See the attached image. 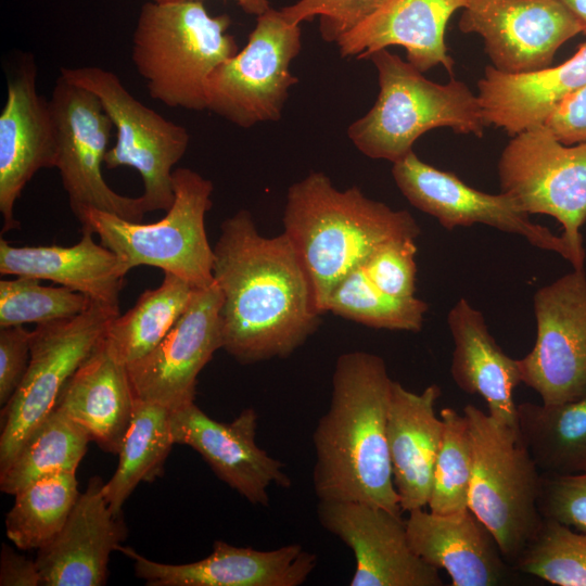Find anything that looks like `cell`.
I'll return each instance as SVG.
<instances>
[{
	"label": "cell",
	"mask_w": 586,
	"mask_h": 586,
	"mask_svg": "<svg viewBox=\"0 0 586 586\" xmlns=\"http://www.w3.org/2000/svg\"><path fill=\"white\" fill-rule=\"evenodd\" d=\"M213 249L222 349L242 365L293 354L318 329L321 314L286 234L263 237L241 209L221 222Z\"/></svg>",
	"instance_id": "1"
},
{
	"label": "cell",
	"mask_w": 586,
	"mask_h": 586,
	"mask_svg": "<svg viewBox=\"0 0 586 586\" xmlns=\"http://www.w3.org/2000/svg\"><path fill=\"white\" fill-rule=\"evenodd\" d=\"M392 385L383 358L375 354L355 351L336 359L330 406L313 434L318 500L403 512L386 435Z\"/></svg>",
	"instance_id": "2"
},
{
	"label": "cell",
	"mask_w": 586,
	"mask_h": 586,
	"mask_svg": "<svg viewBox=\"0 0 586 586\" xmlns=\"http://www.w3.org/2000/svg\"><path fill=\"white\" fill-rule=\"evenodd\" d=\"M283 226L321 315L337 284L378 246L394 239H417L421 232L409 212L371 200L357 187L341 191L321 171L289 188Z\"/></svg>",
	"instance_id": "3"
},
{
	"label": "cell",
	"mask_w": 586,
	"mask_h": 586,
	"mask_svg": "<svg viewBox=\"0 0 586 586\" xmlns=\"http://www.w3.org/2000/svg\"><path fill=\"white\" fill-rule=\"evenodd\" d=\"M231 18L212 16L202 1H151L141 7L131 59L151 98L169 107L206 110L213 71L239 51Z\"/></svg>",
	"instance_id": "4"
},
{
	"label": "cell",
	"mask_w": 586,
	"mask_h": 586,
	"mask_svg": "<svg viewBox=\"0 0 586 586\" xmlns=\"http://www.w3.org/2000/svg\"><path fill=\"white\" fill-rule=\"evenodd\" d=\"M369 59L378 71L379 94L369 112L347 130L362 154L395 163L434 128L483 137L487 124L479 98L463 81L434 82L387 49Z\"/></svg>",
	"instance_id": "5"
},
{
	"label": "cell",
	"mask_w": 586,
	"mask_h": 586,
	"mask_svg": "<svg viewBox=\"0 0 586 586\" xmlns=\"http://www.w3.org/2000/svg\"><path fill=\"white\" fill-rule=\"evenodd\" d=\"M173 187L174 202L155 222H133L94 208L86 209L78 220L129 270L151 266L194 288H206L214 282V249L205 230L214 186L199 173L180 167L173 171Z\"/></svg>",
	"instance_id": "6"
},
{
	"label": "cell",
	"mask_w": 586,
	"mask_h": 586,
	"mask_svg": "<svg viewBox=\"0 0 586 586\" xmlns=\"http://www.w3.org/2000/svg\"><path fill=\"white\" fill-rule=\"evenodd\" d=\"M462 411L473 454L468 508L513 564L543 521L537 509L540 472L514 430L474 405Z\"/></svg>",
	"instance_id": "7"
},
{
	"label": "cell",
	"mask_w": 586,
	"mask_h": 586,
	"mask_svg": "<svg viewBox=\"0 0 586 586\" xmlns=\"http://www.w3.org/2000/svg\"><path fill=\"white\" fill-rule=\"evenodd\" d=\"M61 76L93 92L116 128V142L104 160L106 168L127 166L140 174L146 213L169 209L175 199L173 167L187 152L188 130L142 104L111 71L62 67Z\"/></svg>",
	"instance_id": "8"
},
{
	"label": "cell",
	"mask_w": 586,
	"mask_h": 586,
	"mask_svg": "<svg viewBox=\"0 0 586 586\" xmlns=\"http://www.w3.org/2000/svg\"><path fill=\"white\" fill-rule=\"evenodd\" d=\"M301 50V25L270 8L257 16L243 49L209 75L206 110L242 128L278 120L289 89L297 82L290 64Z\"/></svg>",
	"instance_id": "9"
},
{
	"label": "cell",
	"mask_w": 586,
	"mask_h": 586,
	"mask_svg": "<svg viewBox=\"0 0 586 586\" xmlns=\"http://www.w3.org/2000/svg\"><path fill=\"white\" fill-rule=\"evenodd\" d=\"M119 314L92 302L77 316L39 323L31 331L26 374L1 408L0 470L54 409L68 379L100 345L109 323Z\"/></svg>",
	"instance_id": "10"
},
{
	"label": "cell",
	"mask_w": 586,
	"mask_h": 586,
	"mask_svg": "<svg viewBox=\"0 0 586 586\" xmlns=\"http://www.w3.org/2000/svg\"><path fill=\"white\" fill-rule=\"evenodd\" d=\"M501 192L526 214L556 218L582 266L581 229L586 221V142L566 145L545 126L523 130L505 146L498 162Z\"/></svg>",
	"instance_id": "11"
},
{
	"label": "cell",
	"mask_w": 586,
	"mask_h": 586,
	"mask_svg": "<svg viewBox=\"0 0 586 586\" xmlns=\"http://www.w3.org/2000/svg\"><path fill=\"white\" fill-rule=\"evenodd\" d=\"M58 138L55 168L73 214L94 208L133 222L146 214L140 196L115 192L102 174L114 127L99 98L61 75L50 99Z\"/></svg>",
	"instance_id": "12"
},
{
	"label": "cell",
	"mask_w": 586,
	"mask_h": 586,
	"mask_svg": "<svg viewBox=\"0 0 586 586\" xmlns=\"http://www.w3.org/2000/svg\"><path fill=\"white\" fill-rule=\"evenodd\" d=\"M536 341L518 360L521 382L543 404L586 396V275L584 269L558 278L534 295Z\"/></svg>",
	"instance_id": "13"
},
{
	"label": "cell",
	"mask_w": 586,
	"mask_h": 586,
	"mask_svg": "<svg viewBox=\"0 0 586 586\" xmlns=\"http://www.w3.org/2000/svg\"><path fill=\"white\" fill-rule=\"evenodd\" d=\"M392 175L411 205L435 217L448 230L486 225L521 235L536 247L558 253L573 269H584L562 235L531 221L530 215L507 193L479 191L453 173L421 161L413 151L393 163Z\"/></svg>",
	"instance_id": "14"
},
{
	"label": "cell",
	"mask_w": 586,
	"mask_h": 586,
	"mask_svg": "<svg viewBox=\"0 0 586 586\" xmlns=\"http://www.w3.org/2000/svg\"><path fill=\"white\" fill-rule=\"evenodd\" d=\"M458 27L480 35L492 66L506 74L551 66L558 49L582 33L561 0H468Z\"/></svg>",
	"instance_id": "15"
},
{
	"label": "cell",
	"mask_w": 586,
	"mask_h": 586,
	"mask_svg": "<svg viewBox=\"0 0 586 586\" xmlns=\"http://www.w3.org/2000/svg\"><path fill=\"white\" fill-rule=\"evenodd\" d=\"M221 293L213 282L195 288L170 331L148 355L128 366L135 398L174 411L194 402L198 375L222 348Z\"/></svg>",
	"instance_id": "16"
},
{
	"label": "cell",
	"mask_w": 586,
	"mask_h": 586,
	"mask_svg": "<svg viewBox=\"0 0 586 586\" xmlns=\"http://www.w3.org/2000/svg\"><path fill=\"white\" fill-rule=\"evenodd\" d=\"M322 527L354 552L351 586H442L438 569L411 548L402 513L355 501L318 500Z\"/></svg>",
	"instance_id": "17"
},
{
	"label": "cell",
	"mask_w": 586,
	"mask_h": 586,
	"mask_svg": "<svg viewBox=\"0 0 586 586\" xmlns=\"http://www.w3.org/2000/svg\"><path fill=\"white\" fill-rule=\"evenodd\" d=\"M258 415L243 409L230 423L218 422L193 402L170 412L175 444L188 445L208 463L219 480L256 506H269L271 485L289 488L285 464L256 443Z\"/></svg>",
	"instance_id": "18"
},
{
	"label": "cell",
	"mask_w": 586,
	"mask_h": 586,
	"mask_svg": "<svg viewBox=\"0 0 586 586\" xmlns=\"http://www.w3.org/2000/svg\"><path fill=\"white\" fill-rule=\"evenodd\" d=\"M37 69L27 58L9 81L0 114V213L2 232L20 228L14 206L42 168L55 167L58 138L50 104L37 92Z\"/></svg>",
	"instance_id": "19"
},
{
	"label": "cell",
	"mask_w": 586,
	"mask_h": 586,
	"mask_svg": "<svg viewBox=\"0 0 586 586\" xmlns=\"http://www.w3.org/2000/svg\"><path fill=\"white\" fill-rule=\"evenodd\" d=\"M118 550L149 586H298L317 566V556L301 544L256 550L215 540L206 558L183 564L160 563L131 547Z\"/></svg>",
	"instance_id": "20"
},
{
	"label": "cell",
	"mask_w": 586,
	"mask_h": 586,
	"mask_svg": "<svg viewBox=\"0 0 586 586\" xmlns=\"http://www.w3.org/2000/svg\"><path fill=\"white\" fill-rule=\"evenodd\" d=\"M99 476L89 480L61 531L38 549L36 564L43 586H102L110 557L127 537L122 514L115 515Z\"/></svg>",
	"instance_id": "21"
},
{
	"label": "cell",
	"mask_w": 586,
	"mask_h": 586,
	"mask_svg": "<svg viewBox=\"0 0 586 586\" xmlns=\"http://www.w3.org/2000/svg\"><path fill=\"white\" fill-rule=\"evenodd\" d=\"M468 0H386L336 42L343 58L369 59L400 46L421 73L442 65L453 76L455 61L445 42L446 25Z\"/></svg>",
	"instance_id": "22"
},
{
	"label": "cell",
	"mask_w": 586,
	"mask_h": 586,
	"mask_svg": "<svg viewBox=\"0 0 586 586\" xmlns=\"http://www.w3.org/2000/svg\"><path fill=\"white\" fill-rule=\"evenodd\" d=\"M407 535L412 550L443 569L453 586H496L507 576L505 559L488 528L470 509L434 513L408 512Z\"/></svg>",
	"instance_id": "23"
},
{
	"label": "cell",
	"mask_w": 586,
	"mask_h": 586,
	"mask_svg": "<svg viewBox=\"0 0 586 586\" xmlns=\"http://www.w3.org/2000/svg\"><path fill=\"white\" fill-rule=\"evenodd\" d=\"M441 393L436 384L415 393L393 381L386 435L402 511L422 509L429 502L444 428L435 413Z\"/></svg>",
	"instance_id": "24"
},
{
	"label": "cell",
	"mask_w": 586,
	"mask_h": 586,
	"mask_svg": "<svg viewBox=\"0 0 586 586\" xmlns=\"http://www.w3.org/2000/svg\"><path fill=\"white\" fill-rule=\"evenodd\" d=\"M129 269L110 249L82 229L72 246H14L0 239V273L50 280L119 311V294Z\"/></svg>",
	"instance_id": "25"
},
{
	"label": "cell",
	"mask_w": 586,
	"mask_h": 586,
	"mask_svg": "<svg viewBox=\"0 0 586 586\" xmlns=\"http://www.w3.org/2000/svg\"><path fill=\"white\" fill-rule=\"evenodd\" d=\"M586 85V42L565 62L524 74H506L492 65L477 81V98L487 126L511 137L544 125L568 95Z\"/></svg>",
	"instance_id": "26"
},
{
	"label": "cell",
	"mask_w": 586,
	"mask_h": 586,
	"mask_svg": "<svg viewBox=\"0 0 586 586\" xmlns=\"http://www.w3.org/2000/svg\"><path fill=\"white\" fill-rule=\"evenodd\" d=\"M447 322L455 344L450 366L455 383L468 394L480 395L488 415L517 432L513 391L521 382L518 360L501 349L482 313L464 298L449 310Z\"/></svg>",
	"instance_id": "27"
},
{
	"label": "cell",
	"mask_w": 586,
	"mask_h": 586,
	"mask_svg": "<svg viewBox=\"0 0 586 586\" xmlns=\"http://www.w3.org/2000/svg\"><path fill=\"white\" fill-rule=\"evenodd\" d=\"M135 400L126 366L107 352L102 340L68 379L55 407L79 424L103 451L118 455Z\"/></svg>",
	"instance_id": "28"
},
{
	"label": "cell",
	"mask_w": 586,
	"mask_h": 586,
	"mask_svg": "<svg viewBox=\"0 0 586 586\" xmlns=\"http://www.w3.org/2000/svg\"><path fill=\"white\" fill-rule=\"evenodd\" d=\"M517 432L540 473L586 472V396L553 405H517Z\"/></svg>",
	"instance_id": "29"
},
{
	"label": "cell",
	"mask_w": 586,
	"mask_h": 586,
	"mask_svg": "<svg viewBox=\"0 0 586 586\" xmlns=\"http://www.w3.org/2000/svg\"><path fill=\"white\" fill-rule=\"evenodd\" d=\"M194 289L183 279L164 273L157 288L145 290L133 307L111 320L103 336L107 352L125 366L148 355L180 318Z\"/></svg>",
	"instance_id": "30"
},
{
	"label": "cell",
	"mask_w": 586,
	"mask_h": 586,
	"mask_svg": "<svg viewBox=\"0 0 586 586\" xmlns=\"http://www.w3.org/2000/svg\"><path fill=\"white\" fill-rule=\"evenodd\" d=\"M170 410L155 403L135 400L130 426L118 453V466L103 493L115 515L141 482H152L164 471L175 444L170 431Z\"/></svg>",
	"instance_id": "31"
},
{
	"label": "cell",
	"mask_w": 586,
	"mask_h": 586,
	"mask_svg": "<svg viewBox=\"0 0 586 586\" xmlns=\"http://www.w3.org/2000/svg\"><path fill=\"white\" fill-rule=\"evenodd\" d=\"M90 441L79 424L55 407L31 431L12 461L0 470V489L14 496L46 475L76 472Z\"/></svg>",
	"instance_id": "32"
},
{
	"label": "cell",
	"mask_w": 586,
	"mask_h": 586,
	"mask_svg": "<svg viewBox=\"0 0 586 586\" xmlns=\"http://www.w3.org/2000/svg\"><path fill=\"white\" fill-rule=\"evenodd\" d=\"M80 493L76 472L46 475L14 495L5 515L8 538L22 550L39 549L63 527Z\"/></svg>",
	"instance_id": "33"
},
{
	"label": "cell",
	"mask_w": 586,
	"mask_h": 586,
	"mask_svg": "<svg viewBox=\"0 0 586 586\" xmlns=\"http://www.w3.org/2000/svg\"><path fill=\"white\" fill-rule=\"evenodd\" d=\"M328 311L375 329L417 332L428 304L416 296L396 297L381 291L359 266L333 290Z\"/></svg>",
	"instance_id": "34"
},
{
	"label": "cell",
	"mask_w": 586,
	"mask_h": 586,
	"mask_svg": "<svg viewBox=\"0 0 586 586\" xmlns=\"http://www.w3.org/2000/svg\"><path fill=\"white\" fill-rule=\"evenodd\" d=\"M514 569L558 586H586V533L543 519Z\"/></svg>",
	"instance_id": "35"
},
{
	"label": "cell",
	"mask_w": 586,
	"mask_h": 586,
	"mask_svg": "<svg viewBox=\"0 0 586 586\" xmlns=\"http://www.w3.org/2000/svg\"><path fill=\"white\" fill-rule=\"evenodd\" d=\"M443 436L436 457L428 506L434 513L468 508L473 454L467 419L455 409L441 410Z\"/></svg>",
	"instance_id": "36"
},
{
	"label": "cell",
	"mask_w": 586,
	"mask_h": 586,
	"mask_svg": "<svg viewBox=\"0 0 586 586\" xmlns=\"http://www.w3.org/2000/svg\"><path fill=\"white\" fill-rule=\"evenodd\" d=\"M91 300L66 286H46L33 277L0 281V327L46 323L77 316Z\"/></svg>",
	"instance_id": "37"
},
{
	"label": "cell",
	"mask_w": 586,
	"mask_h": 586,
	"mask_svg": "<svg viewBox=\"0 0 586 586\" xmlns=\"http://www.w3.org/2000/svg\"><path fill=\"white\" fill-rule=\"evenodd\" d=\"M386 0H298L280 11L292 24L319 17V31L327 42H337Z\"/></svg>",
	"instance_id": "38"
},
{
	"label": "cell",
	"mask_w": 586,
	"mask_h": 586,
	"mask_svg": "<svg viewBox=\"0 0 586 586\" xmlns=\"http://www.w3.org/2000/svg\"><path fill=\"white\" fill-rule=\"evenodd\" d=\"M416 239H394L378 246L362 263L369 279L383 292L412 297L416 292Z\"/></svg>",
	"instance_id": "39"
},
{
	"label": "cell",
	"mask_w": 586,
	"mask_h": 586,
	"mask_svg": "<svg viewBox=\"0 0 586 586\" xmlns=\"http://www.w3.org/2000/svg\"><path fill=\"white\" fill-rule=\"evenodd\" d=\"M537 509L543 519L586 533V472L540 473Z\"/></svg>",
	"instance_id": "40"
},
{
	"label": "cell",
	"mask_w": 586,
	"mask_h": 586,
	"mask_svg": "<svg viewBox=\"0 0 586 586\" xmlns=\"http://www.w3.org/2000/svg\"><path fill=\"white\" fill-rule=\"evenodd\" d=\"M31 331L0 327V405L4 407L23 381L30 359Z\"/></svg>",
	"instance_id": "41"
},
{
	"label": "cell",
	"mask_w": 586,
	"mask_h": 586,
	"mask_svg": "<svg viewBox=\"0 0 586 586\" xmlns=\"http://www.w3.org/2000/svg\"><path fill=\"white\" fill-rule=\"evenodd\" d=\"M544 125L563 144L586 142V85L561 101Z\"/></svg>",
	"instance_id": "42"
},
{
	"label": "cell",
	"mask_w": 586,
	"mask_h": 586,
	"mask_svg": "<svg viewBox=\"0 0 586 586\" xmlns=\"http://www.w3.org/2000/svg\"><path fill=\"white\" fill-rule=\"evenodd\" d=\"M0 585H42V578L36 561L17 553L8 545H2L0 555Z\"/></svg>",
	"instance_id": "43"
},
{
	"label": "cell",
	"mask_w": 586,
	"mask_h": 586,
	"mask_svg": "<svg viewBox=\"0 0 586 586\" xmlns=\"http://www.w3.org/2000/svg\"><path fill=\"white\" fill-rule=\"evenodd\" d=\"M153 1H173V0H153ZM202 1V0H199ZM241 9L252 15H260L270 9L269 0H234Z\"/></svg>",
	"instance_id": "44"
},
{
	"label": "cell",
	"mask_w": 586,
	"mask_h": 586,
	"mask_svg": "<svg viewBox=\"0 0 586 586\" xmlns=\"http://www.w3.org/2000/svg\"><path fill=\"white\" fill-rule=\"evenodd\" d=\"M574 14L582 25V33L586 35V0H561Z\"/></svg>",
	"instance_id": "45"
}]
</instances>
